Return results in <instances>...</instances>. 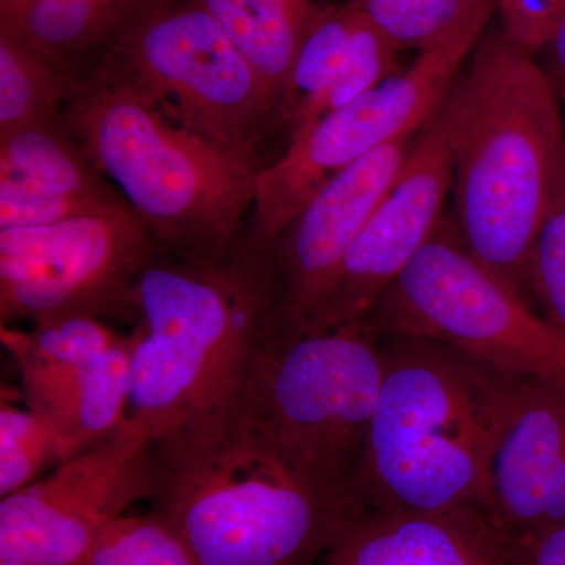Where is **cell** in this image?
I'll use <instances>...</instances> for the list:
<instances>
[{"label": "cell", "instance_id": "1", "mask_svg": "<svg viewBox=\"0 0 565 565\" xmlns=\"http://www.w3.org/2000/svg\"><path fill=\"white\" fill-rule=\"evenodd\" d=\"M381 352L384 371L356 503L486 508L494 451L527 377L433 338L386 334Z\"/></svg>", "mask_w": 565, "mask_h": 565}, {"label": "cell", "instance_id": "2", "mask_svg": "<svg viewBox=\"0 0 565 565\" xmlns=\"http://www.w3.org/2000/svg\"><path fill=\"white\" fill-rule=\"evenodd\" d=\"M281 285L274 252L243 233L217 263L159 253L136 288L129 416L154 438L182 423L234 415L256 362L277 337Z\"/></svg>", "mask_w": 565, "mask_h": 565}, {"label": "cell", "instance_id": "3", "mask_svg": "<svg viewBox=\"0 0 565 565\" xmlns=\"http://www.w3.org/2000/svg\"><path fill=\"white\" fill-rule=\"evenodd\" d=\"M557 99L534 54L501 32L476 44L441 104L451 143L452 228L523 296L564 154Z\"/></svg>", "mask_w": 565, "mask_h": 565}, {"label": "cell", "instance_id": "4", "mask_svg": "<svg viewBox=\"0 0 565 565\" xmlns=\"http://www.w3.org/2000/svg\"><path fill=\"white\" fill-rule=\"evenodd\" d=\"M147 501L199 565H318L360 511L296 473L236 415L152 438Z\"/></svg>", "mask_w": 565, "mask_h": 565}, {"label": "cell", "instance_id": "5", "mask_svg": "<svg viewBox=\"0 0 565 565\" xmlns=\"http://www.w3.org/2000/svg\"><path fill=\"white\" fill-rule=\"evenodd\" d=\"M63 117L162 255L211 264L232 250L255 204L256 167L93 73L74 77Z\"/></svg>", "mask_w": 565, "mask_h": 565}, {"label": "cell", "instance_id": "6", "mask_svg": "<svg viewBox=\"0 0 565 565\" xmlns=\"http://www.w3.org/2000/svg\"><path fill=\"white\" fill-rule=\"evenodd\" d=\"M382 371L381 338L362 321L275 337L234 415L310 484L362 509L355 492Z\"/></svg>", "mask_w": 565, "mask_h": 565}, {"label": "cell", "instance_id": "7", "mask_svg": "<svg viewBox=\"0 0 565 565\" xmlns=\"http://www.w3.org/2000/svg\"><path fill=\"white\" fill-rule=\"evenodd\" d=\"M87 73L137 93L177 125L259 172L266 167L264 145L285 128L280 96L199 0L152 3Z\"/></svg>", "mask_w": 565, "mask_h": 565}, {"label": "cell", "instance_id": "8", "mask_svg": "<svg viewBox=\"0 0 565 565\" xmlns=\"http://www.w3.org/2000/svg\"><path fill=\"white\" fill-rule=\"evenodd\" d=\"M375 337L411 334L525 377H565V333L479 262L441 222L362 319Z\"/></svg>", "mask_w": 565, "mask_h": 565}, {"label": "cell", "instance_id": "9", "mask_svg": "<svg viewBox=\"0 0 565 565\" xmlns=\"http://www.w3.org/2000/svg\"><path fill=\"white\" fill-rule=\"evenodd\" d=\"M490 14L419 51L407 70L348 106L323 115L289 141L280 158L258 173L245 241L270 250L319 189L345 167L393 141L414 137L437 114L465 58L481 41Z\"/></svg>", "mask_w": 565, "mask_h": 565}, {"label": "cell", "instance_id": "10", "mask_svg": "<svg viewBox=\"0 0 565 565\" xmlns=\"http://www.w3.org/2000/svg\"><path fill=\"white\" fill-rule=\"evenodd\" d=\"M158 243L131 206L0 230V322L136 315Z\"/></svg>", "mask_w": 565, "mask_h": 565}, {"label": "cell", "instance_id": "11", "mask_svg": "<svg viewBox=\"0 0 565 565\" xmlns=\"http://www.w3.org/2000/svg\"><path fill=\"white\" fill-rule=\"evenodd\" d=\"M154 433L128 416L109 440L0 501V561L85 565L104 527L147 500Z\"/></svg>", "mask_w": 565, "mask_h": 565}, {"label": "cell", "instance_id": "12", "mask_svg": "<svg viewBox=\"0 0 565 565\" xmlns=\"http://www.w3.org/2000/svg\"><path fill=\"white\" fill-rule=\"evenodd\" d=\"M451 189V143L440 106L416 134L399 177L352 244L332 291L303 333L362 321L445 221Z\"/></svg>", "mask_w": 565, "mask_h": 565}, {"label": "cell", "instance_id": "13", "mask_svg": "<svg viewBox=\"0 0 565 565\" xmlns=\"http://www.w3.org/2000/svg\"><path fill=\"white\" fill-rule=\"evenodd\" d=\"M414 140L385 145L334 174L278 237L273 247L281 285L278 337L303 333L321 310L345 255L399 177Z\"/></svg>", "mask_w": 565, "mask_h": 565}, {"label": "cell", "instance_id": "14", "mask_svg": "<svg viewBox=\"0 0 565 565\" xmlns=\"http://www.w3.org/2000/svg\"><path fill=\"white\" fill-rule=\"evenodd\" d=\"M486 509L519 544L565 525V377H527L494 451Z\"/></svg>", "mask_w": 565, "mask_h": 565}, {"label": "cell", "instance_id": "15", "mask_svg": "<svg viewBox=\"0 0 565 565\" xmlns=\"http://www.w3.org/2000/svg\"><path fill=\"white\" fill-rule=\"evenodd\" d=\"M519 542L481 504L360 509L318 565H514Z\"/></svg>", "mask_w": 565, "mask_h": 565}, {"label": "cell", "instance_id": "16", "mask_svg": "<svg viewBox=\"0 0 565 565\" xmlns=\"http://www.w3.org/2000/svg\"><path fill=\"white\" fill-rule=\"evenodd\" d=\"M129 404L131 338L122 337L84 373L28 407L52 424L68 460L109 440L128 419Z\"/></svg>", "mask_w": 565, "mask_h": 565}, {"label": "cell", "instance_id": "17", "mask_svg": "<svg viewBox=\"0 0 565 565\" xmlns=\"http://www.w3.org/2000/svg\"><path fill=\"white\" fill-rule=\"evenodd\" d=\"M154 2L158 0H36L0 18V31L77 77L93 51L104 44L109 47L122 29Z\"/></svg>", "mask_w": 565, "mask_h": 565}, {"label": "cell", "instance_id": "18", "mask_svg": "<svg viewBox=\"0 0 565 565\" xmlns=\"http://www.w3.org/2000/svg\"><path fill=\"white\" fill-rule=\"evenodd\" d=\"M0 170L73 199L114 207L129 204L88 158L65 117L29 122L2 134Z\"/></svg>", "mask_w": 565, "mask_h": 565}, {"label": "cell", "instance_id": "19", "mask_svg": "<svg viewBox=\"0 0 565 565\" xmlns=\"http://www.w3.org/2000/svg\"><path fill=\"white\" fill-rule=\"evenodd\" d=\"M0 340L20 371L25 403L31 405L84 373L122 340L102 319L58 318L33 329H0Z\"/></svg>", "mask_w": 565, "mask_h": 565}, {"label": "cell", "instance_id": "20", "mask_svg": "<svg viewBox=\"0 0 565 565\" xmlns=\"http://www.w3.org/2000/svg\"><path fill=\"white\" fill-rule=\"evenodd\" d=\"M281 98L319 10L313 0H199Z\"/></svg>", "mask_w": 565, "mask_h": 565}, {"label": "cell", "instance_id": "21", "mask_svg": "<svg viewBox=\"0 0 565 565\" xmlns=\"http://www.w3.org/2000/svg\"><path fill=\"white\" fill-rule=\"evenodd\" d=\"M359 6L319 11L297 52L282 95V126L289 141L307 131L319 117V107L343 66ZM288 141V143H289Z\"/></svg>", "mask_w": 565, "mask_h": 565}, {"label": "cell", "instance_id": "22", "mask_svg": "<svg viewBox=\"0 0 565 565\" xmlns=\"http://www.w3.org/2000/svg\"><path fill=\"white\" fill-rule=\"evenodd\" d=\"M74 77L6 31H0V136L63 117Z\"/></svg>", "mask_w": 565, "mask_h": 565}, {"label": "cell", "instance_id": "23", "mask_svg": "<svg viewBox=\"0 0 565 565\" xmlns=\"http://www.w3.org/2000/svg\"><path fill=\"white\" fill-rule=\"evenodd\" d=\"M360 9L401 50L433 46L476 18L492 14L498 0H359Z\"/></svg>", "mask_w": 565, "mask_h": 565}, {"label": "cell", "instance_id": "24", "mask_svg": "<svg viewBox=\"0 0 565 565\" xmlns=\"http://www.w3.org/2000/svg\"><path fill=\"white\" fill-rule=\"evenodd\" d=\"M61 440L44 416L3 399L0 405V497L20 492L61 465Z\"/></svg>", "mask_w": 565, "mask_h": 565}, {"label": "cell", "instance_id": "25", "mask_svg": "<svg viewBox=\"0 0 565 565\" xmlns=\"http://www.w3.org/2000/svg\"><path fill=\"white\" fill-rule=\"evenodd\" d=\"M85 565H199L181 539L151 514L121 515L104 527Z\"/></svg>", "mask_w": 565, "mask_h": 565}, {"label": "cell", "instance_id": "26", "mask_svg": "<svg viewBox=\"0 0 565 565\" xmlns=\"http://www.w3.org/2000/svg\"><path fill=\"white\" fill-rule=\"evenodd\" d=\"M397 52L399 47L360 9L343 66L322 99L318 120L330 111L348 106L392 76Z\"/></svg>", "mask_w": 565, "mask_h": 565}, {"label": "cell", "instance_id": "27", "mask_svg": "<svg viewBox=\"0 0 565 565\" xmlns=\"http://www.w3.org/2000/svg\"><path fill=\"white\" fill-rule=\"evenodd\" d=\"M527 286L545 318L565 333V148L552 202L531 252Z\"/></svg>", "mask_w": 565, "mask_h": 565}, {"label": "cell", "instance_id": "28", "mask_svg": "<svg viewBox=\"0 0 565 565\" xmlns=\"http://www.w3.org/2000/svg\"><path fill=\"white\" fill-rule=\"evenodd\" d=\"M118 207L125 206H106L90 200L61 195L20 174L0 170V230L54 225Z\"/></svg>", "mask_w": 565, "mask_h": 565}, {"label": "cell", "instance_id": "29", "mask_svg": "<svg viewBox=\"0 0 565 565\" xmlns=\"http://www.w3.org/2000/svg\"><path fill=\"white\" fill-rule=\"evenodd\" d=\"M503 33L535 54L544 50L565 18V0H498Z\"/></svg>", "mask_w": 565, "mask_h": 565}, {"label": "cell", "instance_id": "30", "mask_svg": "<svg viewBox=\"0 0 565 565\" xmlns=\"http://www.w3.org/2000/svg\"><path fill=\"white\" fill-rule=\"evenodd\" d=\"M514 565H565V525L519 544Z\"/></svg>", "mask_w": 565, "mask_h": 565}, {"label": "cell", "instance_id": "31", "mask_svg": "<svg viewBox=\"0 0 565 565\" xmlns=\"http://www.w3.org/2000/svg\"><path fill=\"white\" fill-rule=\"evenodd\" d=\"M542 52H544L546 61L542 68L552 81L557 96L565 99V18L557 25L555 33Z\"/></svg>", "mask_w": 565, "mask_h": 565}, {"label": "cell", "instance_id": "32", "mask_svg": "<svg viewBox=\"0 0 565 565\" xmlns=\"http://www.w3.org/2000/svg\"><path fill=\"white\" fill-rule=\"evenodd\" d=\"M33 2L36 0H0V18L10 17Z\"/></svg>", "mask_w": 565, "mask_h": 565}, {"label": "cell", "instance_id": "33", "mask_svg": "<svg viewBox=\"0 0 565 565\" xmlns=\"http://www.w3.org/2000/svg\"><path fill=\"white\" fill-rule=\"evenodd\" d=\"M0 565H29V564L17 563V561H0Z\"/></svg>", "mask_w": 565, "mask_h": 565}]
</instances>
